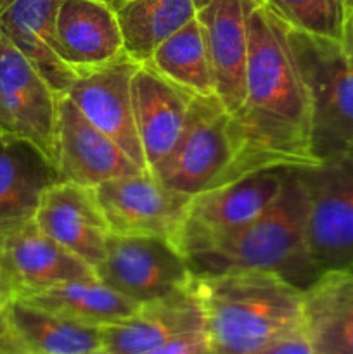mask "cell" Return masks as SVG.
Listing matches in <instances>:
<instances>
[{
  "label": "cell",
  "instance_id": "6da1fadb",
  "mask_svg": "<svg viewBox=\"0 0 353 354\" xmlns=\"http://www.w3.org/2000/svg\"><path fill=\"white\" fill-rule=\"evenodd\" d=\"M311 133L314 102L289 28L260 0L249 16L244 102L228 120L230 161L215 187L253 173L320 165Z\"/></svg>",
  "mask_w": 353,
  "mask_h": 354
},
{
  "label": "cell",
  "instance_id": "7a4b0ae2",
  "mask_svg": "<svg viewBox=\"0 0 353 354\" xmlns=\"http://www.w3.org/2000/svg\"><path fill=\"white\" fill-rule=\"evenodd\" d=\"M211 354H251L303 327L305 290L273 272L194 277Z\"/></svg>",
  "mask_w": 353,
  "mask_h": 354
},
{
  "label": "cell",
  "instance_id": "3957f363",
  "mask_svg": "<svg viewBox=\"0 0 353 354\" xmlns=\"http://www.w3.org/2000/svg\"><path fill=\"white\" fill-rule=\"evenodd\" d=\"M307 187L300 169H287L282 192L242 230L208 251L187 258L194 277L225 272H273L301 289L318 279L307 251Z\"/></svg>",
  "mask_w": 353,
  "mask_h": 354
},
{
  "label": "cell",
  "instance_id": "277c9868",
  "mask_svg": "<svg viewBox=\"0 0 353 354\" xmlns=\"http://www.w3.org/2000/svg\"><path fill=\"white\" fill-rule=\"evenodd\" d=\"M289 38L314 102L315 156L320 161H353V68L339 41L291 28Z\"/></svg>",
  "mask_w": 353,
  "mask_h": 354
},
{
  "label": "cell",
  "instance_id": "5b68a950",
  "mask_svg": "<svg viewBox=\"0 0 353 354\" xmlns=\"http://www.w3.org/2000/svg\"><path fill=\"white\" fill-rule=\"evenodd\" d=\"M286 171L253 173L192 196L175 248L187 259L230 239L279 197Z\"/></svg>",
  "mask_w": 353,
  "mask_h": 354
},
{
  "label": "cell",
  "instance_id": "8992f818",
  "mask_svg": "<svg viewBox=\"0 0 353 354\" xmlns=\"http://www.w3.org/2000/svg\"><path fill=\"white\" fill-rule=\"evenodd\" d=\"M307 187V251L324 275L353 268V161L329 159L300 169Z\"/></svg>",
  "mask_w": 353,
  "mask_h": 354
},
{
  "label": "cell",
  "instance_id": "52a82bcc",
  "mask_svg": "<svg viewBox=\"0 0 353 354\" xmlns=\"http://www.w3.org/2000/svg\"><path fill=\"white\" fill-rule=\"evenodd\" d=\"M59 93L0 33V133L30 142L55 166Z\"/></svg>",
  "mask_w": 353,
  "mask_h": 354
},
{
  "label": "cell",
  "instance_id": "ba28073f",
  "mask_svg": "<svg viewBox=\"0 0 353 354\" xmlns=\"http://www.w3.org/2000/svg\"><path fill=\"white\" fill-rule=\"evenodd\" d=\"M228 120L217 95H194L179 142L151 175L189 196L215 187L230 161Z\"/></svg>",
  "mask_w": 353,
  "mask_h": 354
},
{
  "label": "cell",
  "instance_id": "9c48e42d",
  "mask_svg": "<svg viewBox=\"0 0 353 354\" xmlns=\"http://www.w3.org/2000/svg\"><path fill=\"white\" fill-rule=\"evenodd\" d=\"M97 277L138 304L187 289L192 282L187 259L175 244L159 237L111 234Z\"/></svg>",
  "mask_w": 353,
  "mask_h": 354
},
{
  "label": "cell",
  "instance_id": "30bf717a",
  "mask_svg": "<svg viewBox=\"0 0 353 354\" xmlns=\"http://www.w3.org/2000/svg\"><path fill=\"white\" fill-rule=\"evenodd\" d=\"M111 234L175 242L192 196L170 189L151 173L121 176L93 189Z\"/></svg>",
  "mask_w": 353,
  "mask_h": 354
},
{
  "label": "cell",
  "instance_id": "8fae6325",
  "mask_svg": "<svg viewBox=\"0 0 353 354\" xmlns=\"http://www.w3.org/2000/svg\"><path fill=\"white\" fill-rule=\"evenodd\" d=\"M138 64L130 55L121 54L106 64L76 73L66 95L93 127L116 142L138 168L149 173L132 102V78Z\"/></svg>",
  "mask_w": 353,
  "mask_h": 354
},
{
  "label": "cell",
  "instance_id": "7c38bea8",
  "mask_svg": "<svg viewBox=\"0 0 353 354\" xmlns=\"http://www.w3.org/2000/svg\"><path fill=\"white\" fill-rule=\"evenodd\" d=\"M93 273L85 261L31 223L0 241V296L3 304Z\"/></svg>",
  "mask_w": 353,
  "mask_h": 354
},
{
  "label": "cell",
  "instance_id": "4fadbf2b",
  "mask_svg": "<svg viewBox=\"0 0 353 354\" xmlns=\"http://www.w3.org/2000/svg\"><path fill=\"white\" fill-rule=\"evenodd\" d=\"M55 168L61 182L90 189L121 176L145 173L116 142L93 127L68 95L59 97Z\"/></svg>",
  "mask_w": 353,
  "mask_h": 354
},
{
  "label": "cell",
  "instance_id": "5bb4252c",
  "mask_svg": "<svg viewBox=\"0 0 353 354\" xmlns=\"http://www.w3.org/2000/svg\"><path fill=\"white\" fill-rule=\"evenodd\" d=\"M33 223L71 254L96 270L104 259L111 230L93 189L57 182L45 190Z\"/></svg>",
  "mask_w": 353,
  "mask_h": 354
},
{
  "label": "cell",
  "instance_id": "9a60e30c",
  "mask_svg": "<svg viewBox=\"0 0 353 354\" xmlns=\"http://www.w3.org/2000/svg\"><path fill=\"white\" fill-rule=\"evenodd\" d=\"M260 0H203L197 21L206 37L215 88L228 114L244 102L249 16Z\"/></svg>",
  "mask_w": 353,
  "mask_h": 354
},
{
  "label": "cell",
  "instance_id": "2e32d148",
  "mask_svg": "<svg viewBox=\"0 0 353 354\" xmlns=\"http://www.w3.org/2000/svg\"><path fill=\"white\" fill-rule=\"evenodd\" d=\"M192 97L147 62H141L134 73L132 102L149 173L165 161L179 142Z\"/></svg>",
  "mask_w": 353,
  "mask_h": 354
},
{
  "label": "cell",
  "instance_id": "e0dca14e",
  "mask_svg": "<svg viewBox=\"0 0 353 354\" xmlns=\"http://www.w3.org/2000/svg\"><path fill=\"white\" fill-rule=\"evenodd\" d=\"M57 55L75 73L125 54L116 10L96 0H61L55 16Z\"/></svg>",
  "mask_w": 353,
  "mask_h": 354
},
{
  "label": "cell",
  "instance_id": "ac0fdd59",
  "mask_svg": "<svg viewBox=\"0 0 353 354\" xmlns=\"http://www.w3.org/2000/svg\"><path fill=\"white\" fill-rule=\"evenodd\" d=\"M57 168L30 142L0 133V241L31 223Z\"/></svg>",
  "mask_w": 353,
  "mask_h": 354
},
{
  "label": "cell",
  "instance_id": "d6986e66",
  "mask_svg": "<svg viewBox=\"0 0 353 354\" xmlns=\"http://www.w3.org/2000/svg\"><path fill=\"white\" fill-rule=\"evenodd\" d=\"M204 328L203 311L190 286L141 304L132 317L100 328L102 348L114 354H147L183 332Z\"/></svg>",
  "mask_w": 353,
  "mask_h": 354
},
{
  "label": "cell",
  "instance_id": "ffe728a7",
  "mask_svg": "<svg viewBox=\"0 0 353 354\" xmlns=\"http://www.w3.org/2000/svg\"><path fill=\"white\" fill-rule=\"evenodd\" d=\"M59 3L61 0H0V33L30 59L59 95H66L76 73L57 55Z\"/></svg>",
  "mask_w": 353,
  "mask_h": 354
},
{
  "label": "cell",
  "instance_id": "44dd1931",
  "mask_svg": "<svg viewBox=\"0 0 353 354\" xmlns=\"http://www.w3.org/2000/svg\"><path fill=\"white\" fill-rule=\"evenodd\" d=\"M303 330L314 354H353V273L329 272L303 296Z\"/></svg>",
  "mask_w": 353,
  "mask_h": 354
},
{
  "label": "cell",
  "instance_id": "7402d4cb",
  "mask_svg": "<svg viewBox=\"0 0 353 354\" xmlns=\"http://www.w3.org/2000/svg\"><path fill=\"white\" fill-rule=\"evenodd\" d=\"M10 332L26 354H83L102 346L100 327L12 299L3 308Z\"/></svg>",
  "mask_w": 353,
  "mask_h": 354
},
{
  "label": "cell",
  "instance_id": "603a6c76",
  "mask_svg": "<svg viewBox=\"0 0 353 354\" xmlns=\"http://www.w3.org/2000/svg\"><path fill=\"white\" fill-rule=\"evenodd\" d=\"M21 301L100 328L132 317L141 308L138 303L104 283L96 273L57 283Z\"/></svg>",
  "mask_w": 353,
  "mask_h": 354
},
{
  "label": "cell",
  "instance_id": "cb8c5ba5",
  "mask_svg": "<svg viewBox=\"0 0 353 354\" xmlns=\"http://www.w3.org/2000/svg\"><path fill=\"white\" fill-rule=\"evenodd\" d=\"M203 0H128L116 10L125 54L145 62L159 44L197 17Z\"/></svg>",
  "mask_w": 353,
  "mask_h": 354
},
{
  "label": "cell",
  "instance_id": "d4e9b609",
  "mask_svg": "<svg viewBox=\"0 0 353 354\" xmlns=\"http://www.w3.org/2000/svg\"><path fill=\"white\" fill-rule=\"evenodd\" d=\"M145 62L190 95H217L210 50L197 17L159 44Z\"/></svg>",
  "mask_w": 353,
  "mask_h": 354
},
{
  "label": "cell",
  "instance_id": "484cf974",
  "mask_svg": "<svg viewBox=\"0 0 353 354\" xmlns=\"http://www.w3.org/2000/svg\"><path fill=\"white\" fill-rule=\"evenodd\" d=\"M294 31L339 41L346 0H263Z\"/></svg>",
  "mask_w": 353,
  "mask_h": 354
},
{
  "label": "cell",
  "instance_id": "4316f807",
  "mask_svg": "<svg viewBox=\"0 0 353 354\" xmlns=\"http://www.w3.org/2000/svg\"><path fill=\"white\" fill-rule=\"evenodd\" d=\"M147 354H211L204 328L183 332L158 346Z\"/></svg>",
  "mask_w": 353,
  "mask_h": 354
},
{
  "label": "cell",
  "instance_id": "83f0119b",
  "mask_svg": "<svg viewBox=\"0 0 353 354\" xmlns=\"http://www.w3.org/2000/svg\"><path fill=\"white\" fill-rule=\"evenodd\" d=\"M251 354H314V349L301 327Z\"/></svg>",
  "mask_w": 353,
  "mask_h": 354
},
{
  "label": "cell",
  "instance_id": "f1b7e54d",
  "mask_svg": "<svg viewBox=\"0 0 353 354\" xmlns=\"http://www.w3.org/2000/svg\"><path fill=\"white\" fill-rule=\"evenodd\" d=\"M343 55L353 68V0H346L345 21H343V33L339 40Z\"/></svg>",
  "mask_w": 353,
  "mask_h": 354
},
{
  "label": "cell",
  "instance_id": "f546056e",
  "mask_svg": "<svg viewBox=\"0 0 353 354\" xmlns=\"http://www.w3.org/2000/svg\"><path fill=\"white\" fill-rule=\"evenodd\" d=\"M0 354H26L14 335H0Z\"/></svg>",
  "mask_w": 353,
  "mask_h": 354
},
{
  "label": "cell",
  "instance_id": "4dcf8cb0",
  "mask_svg": "<svg viewBox=\"0 0 353 354\" xmlns=\"http://www.w3.org/2000/svg\"><path fill=\"white\" fill-rule=\"evenodd\" d=\"M3 308H6V304H3L2 296H0V335H12V332H10L9 325H7V322H6Z\"/></svg>",
  "mask_w": 353,
  "mask_h": 354
},
{
  "label": "cell",
  "instance_id": "1f68e13d",
  "mask_svg": "<svg viewBox=\"0 0 353 354\" xmlns=\"http://www.w3.org/2000/svg\"><path fill=\"white\" fill-rule=\"evenodd\" d=\"M96 2H100V3H104V6L111 7L113 10H118V9H121V7H123L128 0H96Z\"/></svg>",
  "mask_w": 353,
  "mask_h": 354
},
{
  "label": "cell",
  "instance_id": "d6a6232c",
  "mask_svg": "<svg viewBox=\"0 0 353 354\" xmlns=\"http://www.w3.org/2000/svg\"><path fill=\"white\" fill-rule=\"evenodd\" d=\"M83 354H114V353H111L109 349H106V348H102V346H100V348H97V349H92V351H89V353H83Z\"/></svg>",
  "mask_w": 353,
  "mask_h": 354
},
{
  "label": "cell",
  "instance_id": "836d02e7",
  "mask_svg": "<svg viewBox=\"0 0 353 354\" xmlns=\"http://www.w3.org/2000/svg\"><path fill=\"white\" fill-rule=\"evenodd\" d=\"M348 272H352V273H353V268H350V270H348Z\"/></svg>",
  "mask_w": 353,
  "mask_h": 354
}]
</instances>
